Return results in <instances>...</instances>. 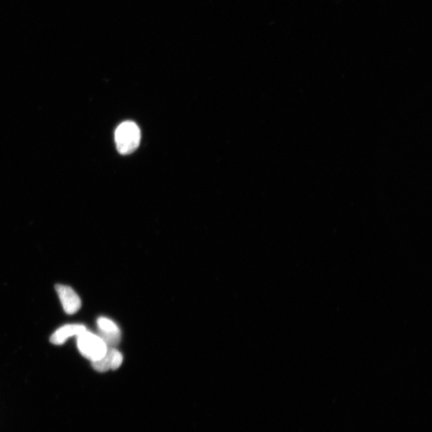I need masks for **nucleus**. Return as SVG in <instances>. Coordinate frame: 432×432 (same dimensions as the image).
<instances>
[{"instance_id":"1","label":"nucleus","mask_w":432,"mask_h":432,"mask_svg":"<svg viewBox=\"0 0 432 432\" xmlns=\"http://www.w3.org/2000/svg\"><path fill=\"white\" fill-rule=\"evenodd\" d=\"M141 132L134 122L126 121L117 127L115 141L117 150L122 154L134 152L140 145Z\"/></svg>"},{"instance_id":"2","label":"nucleus","mask_w":432,"mask_h":432,"mask_svg":"<svg viewBox=\"0 0 432 432\" xmlns=\"http://www.w3.org/2000/svg\"><path fill=\"white\" fill-rule=\"evenodd\" d=\"M77 346L80 353L92 362L102 358L109 349L97 334L90 333L88 330L77 336Z\"/></svg>"},{"instance_id":"3","label":"nucleus","mask_w":432,"mask_h":432,"mask_svg":"<svg viewBox=\"0 0 432 432\" xmlns=\"http://www.w3.org/2000/svg\"><path fill=\"white\" fill-rule=\"evenodd\" d=\"M56 290L61 301L63 310L68 314L77 313L81 307V300L71 287L57 285Z\"/></svg>"},{"instance_id":"4","label":"nucleus","mask_w":432,"mask_h":432,"mask_svg":"<svg viewBox=\"0 0 432 432\" xmlns=\"http://www.w3.org/2000/svg\"><path fill=\"white\" fill-rule=\"evenodd\" d=\"M124 357L118 350L109 348L102 358L92 362L95 371L105 372L109 370H117L121 366Z\"/></svg>"},{"instance_id":"5","label":"nucleus","mask_w":432,"mask_h":432,"mask_svg":"<svg viewBox=\"0 0 432 432\" xmlns=\"http://www.w3.org/2000/svg\"><path fill=\"white\" fill-rule=\"evenodd\" d=\"M88 329L82 324H67L58 328L51 336V343L55 345H62L72 337L81 335Z\"/></svg>"},{"instance_id":"6","label":"nucleus","mask_w":432,"mask_h":432,"mask_svg":"<svg viewBox=\"0 0 432 432\" xmlns=\"http://www.w3.org/2000/svg\"><path fill=\"white\" fill-rule=\"evenodd\" d=\"M99 333H114L120 332L118 325L110 319L99 317L97 320Z\"/></svg>"}]
</instances>
